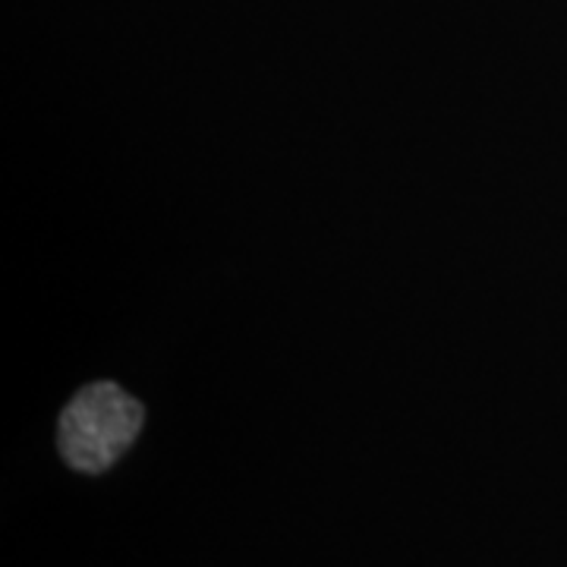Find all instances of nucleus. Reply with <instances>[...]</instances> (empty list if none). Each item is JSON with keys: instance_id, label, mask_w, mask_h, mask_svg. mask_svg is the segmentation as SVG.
I'll use <instances>...</instances> for the list:
<instances>
[{"instance_id": "f257e3e1", "label": "nucleus", "mask_w": 567, "mask_h": 567, "mask_svg": "<svg viewBox=\"0 0 567 567\" xmlns=\"http://www.w3.org/2000/svg\"><path fill=\"white\" fill-rule=\"evenodd\" d=\"M142 429V404L114 382L82 388L61 416V454L80 473H102Z\"/></svg>"}]
</instances>
